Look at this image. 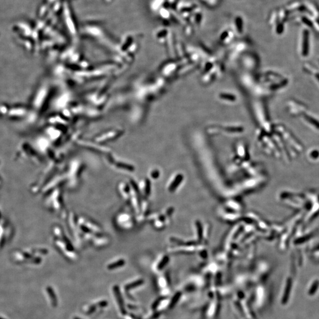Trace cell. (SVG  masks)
I'll return each mask as SVG.
<instances>
[{
	"label": "cell",
	"instance_id": "obj_8",
	"mask_svg": "<svg viewBox=\"0 0 319 319\" xmlns=\"http://www.w3.org/2000/svg\"><path fill=\"white\" fill-rule=\"evenodd\" d=\"M82 169L83 168H82L81 166L76 167V164H73L72 168H70L69 171V176L71 177L70 178H72L73 179H76L77 178H78L81 175Z\"/></svg>",
	"mask_w": 319,
	"mask_h": 319
},
{
	"label": "cell",
	"instance_id": "obj_9",
	"mask_svg": "<svg viewBox=\"0 0 319 319\" xmlns=\"http://www.w3.org/2000/svg\"><path fill=\"white\" fill-rule=\"evenodd\" d=\"M125 261L124 260H122V259H120L119 260H117V261L114 262H112L110 264H109L107 268L108 270H115L116 269L118 268H120V267H122L125 265Z\"/></svg>",
	"mask_w": 319,
	"mask_h": 319
},
{
	"label": "cell",
	"instance_id": "obj_18",
	"mask_svg": "<svg viewBox=\"0 0 319 319\" xmlns=\"http://www.w3.org/2000/svg\"><path fill=\"white\" fill-rule=\"evenodd\" d=\"M74 319H79V318H78V317H75V318H74Z\"/></svg>",
	"mask_w": 319,
	"mask_h": 319
},
{
	"label": "cell",
	"instance_id": "obj_17",
	"mask_svg": "<svg viewBox=\"0 0 319 319\" xmlns=\"http://www.w3.org/2000/svg\"><path fill=\"white\" fill-rule=\"evenodd\" d=\"M316 79H317L319 82V73H317V74H316Z\"/></svg>",
	"mask_w": 319,
	"mask_h": 319
},
{
	"label": "cell",
	"instance_id": "obj_14",
	"mask_svg": "<svg viewBox=\"0 0 319 319\" xmlns=\"http://www.w3.org/2000/svg\"><path fill=\"white\" fill-rule=\"evenodd\" d=\"M311 156L312 158H316L319 156V152L318 151H316V150H314V151H312L311 152Z\"/></svg>",
	"mask_w": 319,
	"mask_h": 319
},
{
	"label": "cell",
	"instance_id": "obj_6",
	"mask_svg": "<svg viewBox=\"0 0 319 319\" xmlns=\"http://www.w3.org/2000/svg\"><path fill=\"white\" fill-rule=\"evenodd\" d=\"M114 293H115V297H116V301L118 303L119 307H120L121 313L122 314H125L126 312H125V309L124 307V302L122 300V296H121V292L120 290V288L117 285H115L114 287Z\"/></svg>",
	"mask_w": 319,
	"mask_h": 319
},
{
	"label": "cell",
	"instance_id": "obj_4",
	"mask_svg": "<svg viewBox=\"0 0 319 319\" xmlns=\"http://www.w3.org/2000/svg\"><path fill=\"white\" fill-rule=\"evenodd\" d=\"M138 190L140 191L144 197H148L151 193V182L148 179H145L142 180L139 184V187H138Z\"/></svg>",
	"mask_w": 319,
	"mask_h": 319
},
{
	"label": "cell",
	"instance_id": "obj_2",
	"mask_svg": "<svg viewBox=\"0 0 319 319\" xmlns=\"http://www.w3.org/2000/svg\"><path fill=\"white\" fill-rule=\"evenodd\" d=\"M47 204L50 209L55 212L60 211L62 209V195L60 189H58L57 190L53 191L52 196H49L47 199Z\"/></svg>",
	"mask_w": 319,
	"mask_h": 319
},
{
	"label": "cell",
	"instance_id": "obj_7",
	"mask_svg": "<svg viewBox=\"0 0 319 319\" xmlns=\"http://www.w3.org/2000/svg\"><path fill=\"white\" fill-rule=\"evenodd\" d=\"M309 52V35L307 30H304L303 34V42L302 54L303 56H307Z\"/></svg>",
	"mask_w": 319,
	"mask_h": 319
},
{
	"label": "cell",
	"instance_id": "obj_1",
	"mask_svg": "<svg viewBox=\"0 0 319 319\" xmlns=\"http://www.w3.org/2000/svg\"><path fill=\"white\" fill-rule=\"evenodd\" d=\"M12 233L13 229L10 222L6 219H1L0 221V248L10 242Z\"/></svg>",
	"mask_w": 319,
	"mask_h": 319
},
{
	"label": "cell",
	"instance_id": "obj_15",
	"mask_svg": "<svg viewBox=\"0 0 319 319\" xmlns=\"http://www.w3.org/2000/svg\"><path fill=\"white\" fill-rule=\"evenodd\" d=\"M99 305L101 307H105V306H107V302H101L100 303H99Z\"/></svg>",
	"mask_w": 319,
	"mask_h": 319
},
{
	"label": "cell",
	"instance_id": "obj_10",
	"mask_svg": "<svg viewBox=\"0 0 319 319\" xmlns=\"http://www.w3.org/2000/svg\"><path fill=\"white\" fill-rule=\"evenodd\" d=\"M304 117L307 121L309 122L310 124H311L312 125H313L314 127H315L316 128L319 129V121H318L317 120H316L315 118H314L313 117L307 115V114H304Z\"/></svg>",
	"mask_w": 319,
	"mask_h": 319
},
{
	"label": "cell",
	"instance_id": "obj_5",
	"mask_svg": "<svg viewBox=\"0 0 319 319\" xmlns=\"http://www.w3.org/2000/svg\"><path fill=\"white\" fill-rule=\"evenodd\" d=\"M119 191L122 197L126 200H128L131 193V186H129L126 183H121L119 185Z\"/></svg>",
	"mask_w": 319,
	"mask_h": 319
},
{
	"label": "cell",
	"instance_id": "obj_16",
	"mask_svg": "<svg viewBox=\"0 0 319 319\" xmlns=\"http://www.w3.org/2000/svg\"><path fill=\"white\" fill-rule=\"evenodd\" d=\"M95 310V307H92V308H91V310H89L88 313H93Z\"/></svg>",
	"mask_w": 319,
	"mask_h": 319
},
{
	"label": "cell",
	"instance_id": "obj_11",
	"mask_svg": "<svg viewBox=\"0 0 319 319\" xmlns=\"http://www.w3.org/2000/svg\"><path fill=\"white\" fill-rule=\"evenodd\" d=\"M143 284V280H138L134 283H132L126 285L125 287V289L127 290H129L131 289H133L134 288H136L137 287L139 286L140 285Z\"/></svg>",
	"mask_w": 319,
	"mask_h": 319
},
{
	"label": "cell",
	"instance_id": "obj_12",
	"mask_svg": "<svg viewBox=\"0 0 319 319\" xmlns=\"http://www.w3.org/2000/svg\"><path fill=\"white\" fill-rule=\"evenodd\" d=\"M168 261V256H164L162 257V260L160 261L159 264H158L157 265V269L159 270H162V268H164V267L167 264Z\"/></svg>",
	"mask_w": 319,
	"mask_h": 319
},
{
	"label": "cell",
	"instance_id": "obj_13",
	"mask_svg": "<svg viewBox=\"0 0 319 319\" xmlns=\"http://www.w3.org/2000/svg\"><path fill=\"white\" fill-rule=\"evenodd\" d=\"M150 174V176L152 179H157L160 176V173L157 169H154V170H151Z\"/></svg>",
	"mask_w": 319,
	"mask_h": 319
},
{
	"label": "cell",
	"instance_id": "obj_3",
	"mask_svg": "<svg viewBox=\"0 0 319 319\" xmlns=\"http://www.w3.org/2000/svg\"><path fill=\"white\" fill-rule=\"evenodd\" d=\"M132 216L127 213H121L116 218L117 223L124 229L131 228L134 225Z\"/></svg>",
	"mask_w": 319,
	"mask_h": 319
}]
</instances>
